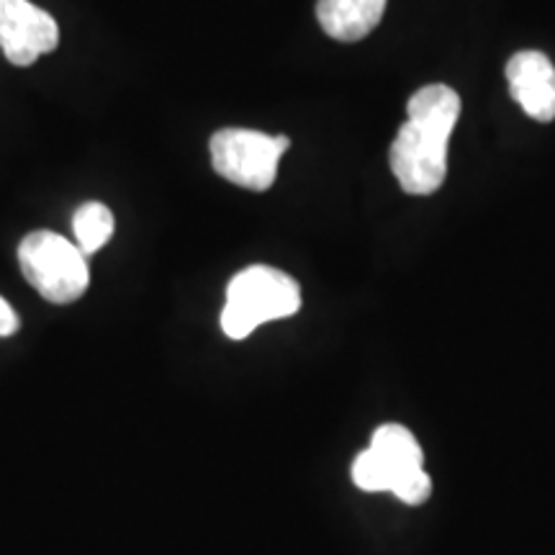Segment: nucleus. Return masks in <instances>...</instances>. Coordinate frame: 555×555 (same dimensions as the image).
Listing matches in <instances>:
<instances>
[{
	"mask_svg": "<svg viewBox=\"0 0 555 555\" xmlns=\"http://www.w3.org/2000/svg\"><path fill=\"white\" fill-rule=\"evenodd\" d=\"M371 448L393 468V476H397L399 470L425 466L422 446L404 425H380L376 433H373Z\"/></svg>",
	"mask_w": 555,
	"mask_h": 555,
	"instance_id": "obj_8",
	"label": "nucleus"
},
{
	"mask_svg": "<svg viewBox=\"0 0 555 555\" xmlns=\"http://www.w3.org/2000/svg\"><path fill=\"white\" fill-rule=\"evenodd\" d=\"M291 147L288 137H268L253 129H221L211 137V165L221 178L247 191H268L278 163Z\"/></svg>",
	"mask_w": 555,
	"mask_h": 555,
	"instance_id": "obj_4",
	"label": "nucleus"
},
{
	"mask_svg": "<svg viewBox=\"0 0 555 555\" xmlns=\"http://www.w3.org/2000/svg\"><path fill=\"white\" fill-rule=\"evenodd\" d=\"M114 214L106 204H99V201H90V204H82L73 217V232L75 240H78L80 253L93 255L106 245V242L114 237Z\"/></svg>",
	"mask_w": 555,
	"mask_h": 555,
	"instance_id": "obj_9",
	"label": "nucleus"
},
{
	"mask_svg": "<svg viewBox=\"0 0 555 555\" xmlns=\"http://www.w3.org/2000/svg\"><path fill=\"white\" fill-rule=\"evenodd\" d=\"M386 3L388 0H319L317 18L327 37L360 41L380 24Z\"/></svg>",
	"mask_w": 555,
	"mask_h": 555,
	"instance_id": "obj_7",
	"label": "nucleus"
},
{
	"mask_svg": "<svg viewBox=\"0 0 555 555\" xmlns=\"http://www.w3.org/2000/svg\"><path fill=\"white\" fill-rule=\"evenodd\" d=\"M18 314L11 309V304L0 296V337H11L18 332Z\"/></svg>",
	"mask_w": 555,
	"mask_h": 555,
	"instance_id": "obj_12",
	"label": "nucleus"
},
{
	"mask_svg": "<svg viewBox=\"0 0 555 555\" xmlns=\"http://www.w3.org/2000/svg\"><path fill=\"white\" fill-rule=\"evenodd\" d=\"M461 99L453 88L425 86L409 99L406 121L391 144V170L412 196L440 191L448 176V142L453 134Z\"/></svg>",
	"mask_w": 555,
	"mask_h": 555,
	"instance_id": "obj_1",
	"label": "nucleus"
},
{
	"mask_svg": "<svg viewBox=\"0 0 555 555\" xmlns=\"http://www.w3.org/2000/svg\"><path fill=\"white\" fill-rule=\"evenodd\" d=\"M509 93L530 119H555V67L543 52H517L506 65Z\"/></svg>",
	"mask_w": 555,
	"mask_h": 555,
	"instance_id": "obj_6",
	"label": "nucleus"
},
{
	"mask_svg": "<svg viewBox=\"0 0 555 555\" xmlns=\"http://www.w3.org/2000/svg\"><path fill=\"white\" fill-rule=\"evenodd\" d=\"M18 266L31 288L50 304H73L88 291V258L50 229L26 234L18 245Z\"/></svg>",
	"mask_w": 555,
	"mask_h": 555,
	"instance_id": "obj_3",
	"label": "nucleus"
},
{
	"mask_svg": "<svg viewBox=\"0 0 555 555\" xmlns=\"http://www.w3.org/2000/svg\"><path fill=\"white\" fill-rule=\"evenodd\" d=\"M60 44V26L29 0H0V50L11 65L29 67Z\"/></svg>",
	"mask_w": 555,
	"mask_h": 555,
	"instance_id": "obj_5",
	"label": "nucleus"
},
{
	"mask_svg": "<svg viewBox=\"0 0 555 555\" xmlns=\"http://www.w3.org/2000/svg\"><path fill=\"white\" fill-rule=\"evenodd\" d=\"M429 491H433V481H429L425 466H416V468H406V470H399L397 476H393V483H391V494L401 499L404 504H422L427 502Z\"/></svg>",
	"mask_w": 555,
	"mask_h": 555,
	"instance_id": "obj_11",
	"label": "nucleus"
},
{
	"mask_svg": "<svg viewBox=\"0 0 555 555\" xmlns=\"http://www.w3.org/2000/svg\"><path fill=\"white\" fill-rule=\"evenodd\" d=\"M301 309V288L283 270L245 268L232 278L221 311V330L229 339H245L260 324L294 317Z\"/></svg>",
	"mask_w": 555,
	"mask_h": 555,
	"instance_id": "obj_2",
	"label": "nucleus"
},
{
	"mask_svg": "<svg viewBox=\"0 0 555 555\" xmlns=\"http://www.w3.org/2000/svg\"><path fill=\"white\" fill-rule=\"evenodd\" d=\"M352 481L363 491H391L393 468L388 466L376 450L367 448L352 463Z\"/></svg>",
	"mask_w": 555,
	"mask_h": 555,
	"instance_id": "obj_10",
	"label": "nucleus"
}]
</instances>
